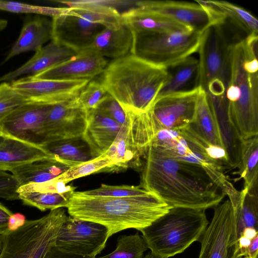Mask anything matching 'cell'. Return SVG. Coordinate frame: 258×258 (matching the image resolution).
Returning <instances> with one entry per match:
<instances>
[{"mask_svg":"<svg viewBox=\"0 0 258 258\" xmlns=\"http://www.w3.org/2000/svg\"><path fill=\"white\" fill-rule=\"evenodd\" d=\"M47 158L53 157L41 146L7 136L0 143V169L5 171Z\"/></svg>","mask_w":258,"mask_h":258,"instance_id":"603a6c76","label":"cell"},{"mask_svg":"<svg viewBox=\"0 0 258 258\" xmlns=\"http://www.w3.org/2000/svg\"><path fill=\"white\" fill-rule=\"evenodd\" d=\"M169 79L167 68L130 53L108 63L100 82L124 109L144 113Z\"/></svg>","mask_w":258,"mask_h":258,"instance_id":"3957f363","label":"cell"},{"mask_svg":"<svg viewBox=\"0 0 258 258\" xmlns=\"http://www.w3.org/2000/svg\"><path fill=\"white\" fill-rule=\"evenodd\" d=\"M201 90L197 86L156 99L150 110L161 129L178 130L194 123Z\"/></svg>","mask_w":258,"mask_h":258,"instance_id":"9a60e30c","label":"cell"},{"mask_svg":"<svg viewBox=\"0 0 258 258\" xmlns=\"http://www.w3.org/2000/svg\"><path fill=\"white\" fill-rule=\"evenodd\" d=\"M25 103L24 97L10 82L0 83V121Z\"/></svg>","mask_w":258,"mask_h":258,"instance_id":"74e56055","label":"cell"},{"mask_svg":"<svg viewBox=\"0 0 258 258\" xmlns=\"http://www.w3.org/2000/svg\"><path fill=\"white\" fill-rule=\"evenodd\" d=\"M257 235H258V230L252 227H247L244 229L241 235L250 240H252Z\"/></svg>","mask_w":258,"mask_h":258,"instance_id":"f6af8a7d","label":"cell"},{"mask_svg":"<svg viewBox=\"0 0 258 258\" xmlns=\"http://www.w3.org/2000/svg\"><path fill=\"white\" fill-rule=\"evenodd\" d=\"M94 256H84L66 251L56 245L51 247L44 258H95Z\"/></svg>","mask_w":258,"mask_h":258,"instance_id":"b9f144b4","label":"cell"},{"mask_svg":"<svg viewBox=\"0 0 258 258\" xmlns=\"http://www.w3.org/2000/svg\"><path fill=\"white\" fill-rule=\"evenodd\" d=\"M243 39L229 47V80L226 97L228 113L240 137L258 135V73L245 71Z\"/></svg>","mask_w":258,"mask_h":258,"instance_id":"8992f818","label":"cell"},{"mask_svg":"<svg viewBox=\"0 0 258 258\" xmlns=\"http://www.w3.org/2000/svg\"><path fill=\"white\" fill-rule=\"evenodd\" d=\"M144 159L140 186L171 207L206 210L225 196L200 165L172 158L153 146Z\"/></svg>","mask_w":258,"mask_h":258,"instance_id":"6da1fadb","label":"cell"},{"mask_svg":"<svg viewBox=\"0 0 258 258\" xmlns=\"http://www.w3.org/2000/svg\"><path fill=\"white\" fill-rule=\"evenodd\" d=\"M221 12L226 17L240 28L247 36L257 34V19L246 9L234 4L223 1H206Z\"/></svg>","mask_w":258,"mask_h":258,"instance_id":"1f68e13d","label":"cell"},{"mask_svg":"<svg viewBox=\"0 0 258 258\" xmlns=\"http://www.w3.org/2000/svg\"><path fill=\"white\" fill-rule=\"evenodd\" d=\"M108 63L105 57L87 48L65 61L34 77L61 80H92L102 74Z\"/></svg>","mask_w":258,"mask_h":258,"instance_id":"ac0fdd59","label":"cell"},{"mask_svg":"<svg viewBox=\"0 0 258 258\" xmlns=\"http://www.w3.org/2000/svg\"><path fill=\"white\" fill-rule=\"evenodd\" d=\"M215 119L228 164L232 169L239 166L244 140L240 137L228 113V103L210 106Z\"/></svg>","mask_w":258,"mask_h":258,"instance_id":"d4e9b609","label":"cell"},{"mask_svg":"<svg viewBox=\"0 0 258 258\" xmlns=\"http://www.w3.org/2000/svg\"><path fill=\"white\" fill-rule=\"evenodd\" d=\"M124 110L125 120L113 143L103 154L115 162L108 171L140 167L142 159H144L155 135L161 130L150 110L144 113Z\"/></svg>","mask_w":258,"mask_h":258,"instance_id":"9c48e42d","label":"cell"},{"mask_svg":"<svg viewBox=\"0 0 258 258\" xmlns=\"http://www.w3.org/2000/svg\"><path fill=\"white\" fill-rule=\"evenodd\" d=\"M26 220L24 215L20 213L13 214L10 217L8 222L9 231L16 230L22 226Z\"/></svg>","mask_w":258,"mask_h":258,"instance_id":"ee69618b","label":"cell"},{"mask_svg":"<svg viewBox=\"0 0 258 258\" xmlns=\"http://www.w3.org/2000/svg\"><path fill=\"white\" fill-rule=\"evenodd\" d=\"M143 258H159L152 254L151 252L147 254L145 256H143Z\"/></svg>","mask_w":258,"mask_h":258,"instance_id":"7dc6e473","label":"cell"},{"mask_svg":"<svg viewBox=\"0 0 258 258\" xmlns=\"http://www.w3.org/2000/svg\"><path fill=\"white\" fill-rule=\"evenodd\" d=\"M115 164L109 157L103 154L88 161L69 168L54 179L65 184L77 178L99 171H108Z\"/></svg>","mask_w":258,"mask_h":258,"instance_id":"d6a6232c","label":"cell"},{"mask_svg":"<svg viewBox=\"0 0 258 258\" xmlns=\"http://www.w3.org/2000/svg\"><path fill=\"white\" fill-rule=\"evenodd\" d=\"M69 10L52 18V39L79 52L88 48L104 28L120 23L113 0L66 1Z\"/></svg>","mask_w":258,"mask_h":258,"instance_id":"277c9868","label":"cell"},{"mask_svg":"<svg viewBox=\"0 0 258 258\" xmlns=\"http://www.w3.org/2000/svg\"><path fill=\"white\" fill-rule=\"evenodd\" d=\"M169 69H170V71L168 70L169 79L160 91L156 100L168 94L186 90L185 88L194 80L197 83L199 60L193 55Z\"/></svg>","mask_w":258,"mask_h":258,"instance_id":"83f0119b","label":"cell"},{"mask_svg":"<svg viewBox=\"0 0 258 258\" xmlns=\"http://www.w3.org/2000/svg\"><path fill=\"white\" fill-rule=\"evenodd\" d=\"M108 238L105 226L69 216L60 229L55 245L70 253L96 257Z\"/></svg>","mask_w":258,"mask_h":258,"instance_id":"7c38bea8","label":"cell"},{"mask_svg":"<svg viewBox=\"0 0 258 258\" xmlns=\"http://www.w3.org/2000/svg\"><path fill=\"white\" fill-rule=\"evenodd\" d=\"M5 136L0 135V143L2 142V141L4 140Z\"/></svg>","mask_w":258,"mask_h":258,"instance_id":"681fc988","label":"cell"},{"mask_svg":"<svg viewBox=\"0 0 258 258\" xmlns=\"http://www.w3.org/2000/svg\"><path fill=\"white\" fill-rule=\"evenodd\" d=\"M75 187L64 192H20L18 198L24 204L40 211L67 207Z\"/></svg>","mask_w":258,"mask_h":258,"instance_id":"4dcf8cb0","label":"cell"},{"mask_svg":"<svg viewBox=\"0 0 258 258\" xmlns=\"http://www.w3.org/2000/svg\"><path fill=\"white\" fill-rule=\"evenodd\" d=\"M214 212L199 241V258H244L238 252L233 208L229 200L214 207Z\"/></svg>","mask_w":258,"mask_h":258,"instance_id":"8fae6325","label":"cell"},{"mask_svg":"<svg viewBox=\"0 0 258 258\" xmlns=\"http://www.w3.org/2000/svg\"><path fill=\"white\" fill-rule=\"evenodd\" d=\"M97 110L120 125L125 119V112L119 102L109 95L97 107Z\"/></svg>","mask_w":258,"mask_h":258,"instance_id":"ab89813d","label":"cell"},{"mask_svg":"<svg viewBox=\"0 0 258 258\" xmlns=\"http://www.w3.org/2000/svg\"><path fill=\"white\" fill-rule=\"evenodd\" d=\"M13 213L0 203V235L9 231L8 222L10 217Z\"/></svg>","mask_w":258,"mask_h":258,"instance_id":"7bdbcfd3","label":"cell"},{"mask_svg":"<svg viewBox=\"0 0 258 258\" xmlns=\"http://www.w3.org/2000/svg\"><path fill=\"white\" fill-rule=\"evenodd\" d=\"M120 124L99 111H87V122L83 139L94 158L104 154L116 138Z\"/></svg>","mask_w":258,"mask_h":258,"instance_id":"ffe728a7","label":"cell"},{"mask_svg":"<svg viewBox=\"0 0 258 258\" xmlns=\"http://www.w3.org/2000/svg\"><path fill=\"white\" fill-rule=\"evenodd\" d=\"M133 40L131 30L120 23L104 28L88 48L102 57L115 59L131 53Z\"/></svg>","mask_w":258,"mask_h":258,"instance_id":"44dd1931","label":"cell"},{"mask_svg":"<svg viewBox=\"0 0 258 258\" xmlns=\"http://www.w3.org/2000/svg\"><path fill=\"white\" fill-rule=\"evenodd\" d=\"M192 124L208 143L223 148L215 119L206 94L202 88L197 100L195 119Z\"/></svg>","mask_w":258,"mask_h":258,"instance_id":"f546056e","label":"cell"},{"mask_svg":"<svg viewBox=\"0 0 258 258\" xmlns=\"http://www.w3.org/2000/svg\"><path fill=\"white\" fill-rule=\"evenodd\" d=\"M66 208L70 216L105 226L109 238L127 229L140 231L172 207L148 191L126 197L88 196L74 191Z\"/></svg>","mask_w":258,"mask_h":258,"instance_id":"7a4b0ae2","label":"cell"},{"mask_svg":"<svg viewBox=\"0 0 258 258\" xmlns=\"http://www.w3.org/2000/svg\"><path fill=\"white\" fill-rule=\"evenodd\" d=\"M78 52L51 40L35 52L34 55L19 68L0 77V83L11 82L24 75H37L70 59Z\"/></svg>","mask_w":258,"mask_h":258,"instance_id":"d6986e66","label":"cell"},{"mask_svg":"<svg viewBox=\"0 0 258 258\" xmlns=\"http://www.w3.org/2000/svg\"><path fill=\"white\" fill-rule=\"evenodd\" d=\"M234 219L237 239L245 228L252 227L258 230V192L247 190L242 207L234 215Z\"/></svg>","mask_w":258,"mask_h":258,"instance_id":"836d02e7","label":"cell"},{"mask_svg":"<svg viewBox=\"0 0 258 258\" xmlns=\"http://www.w3.org/2000/svg\"><path fill=\"white\" fill-rule=\"evenodd\" d=\"M208 224L205 210L172 207L140 231L152 254L168 258L200 241Z\"/></svg>","mask_w":258,"mask_h":258,"instance_id":"5b68a950","label":"cell"},{"mask_svg":"<svg viewBox=\"0 0 258 258\" xmlns=\"http://www.w3.org/2000/svg\"><path fill=\"white\" fill-rule=\"evenodd\" d=\"M109 95L100 81L91 80L80 92L77 99L88 111L96 109Z\"/></svg>","mask_w":258,"mask_h":258,"instance_id":"8d00e7d4","label":"cell"},{"mask_svg":"<svg viewBox=\"0 0 258 258\" xmlns=\"http://www.w3.org/2000/svg\"><path fill=\"white\" fill-rule=\"evenodd\" d=\"M142 7L164 17L183 24L193 30L203 32L214 24L210 10L203 1L195 3L172 1H137Z\"/></svg>","mask_w":258,"mask_h":258,"instance_id":"e0dca14e","label":"cell"},{"mask_svg":"<svg viewBox=\"0 0 258 258\" xmlns=\"http://www.w3.org/2000/svg\"><path fill=\"white\" fill-rule=\"evenodd\" d=\"M0 135L3 136L1 127H0Z\"/></svg>","mask_w":258,"mask_h":258,"instance_id":"f907efd6","label":"cell"},{"mask_svg":"<svg viewBox=\"0 0 258 258\" xmlns=\"http://www.w3.org/2000/svg\"><path fill=\"white\" fill-rule=\"evenodd\" d=\"M2 236L1 235H0V252L2 249Z\"/></svg>","mask_w":258,"mask_h":258,"instance_id":"c3c4849f","label":"cell"},{"mask_svg":"<svg viewBox=\"0 0 258 258\" xmlns=\"http://www.w3.org/2000/svg\"><path fill=\"white\" fill-rule=\"evenodd\" d=\"M69 7L58 8L33 5L20 2L0 0V10L20 14H34L51 18L67 12Z\"/></svg>","mask_w":258,"mask_h":258,"instance_id":"d590c367","label":"cell"},{"mask_svg":"<svg viewBox=\"0 0 258 258\" xmlns=\"http://www.w3.org/2000/svg\"><path fill=\"white\" fill-rule=\"evenodd\" d=\"M69 168L53 158H47L22 165L13 169L11 172L21 186L51 180Z\"/></svg>","mask_w":258,"mask_h":258,"instance_id":"484cf974","label":"cell"},{"mask_svg":"<svg viewBox=\"0 0 258 258\" xmlns=\"http://www.w3.org/2000/svg\"><path fill=\"white\" fill-rule=\"evenodd\" d=\"M258 135L244 140L238 172L247 191H258Z\"/></svg>","mask_w":258,"mask_h":258,"instance_id":"f1b7e54d","label":"cell"},{"mask_svg":"<svg viewBox=\"0 0 258 258\" xmlns=\"http://www.w3.org/2000/svg\"><path fill=\"white\" fill-rule=\"evenodd\" d=\"M67 217L64 210L58 208L38 219L26 220L16 230L1 235L0 258H44L55 245Z\"/></svg>","mask_w":258,"mask_h":258,"instance_id":"ba28073f","label":"cell"},{"mask_svg":"<svg viewBox=\"0 0 258 258\" xmlns=\"http://www.w3.org/2000/svg\"><path fill=\"white\" fill-rule=\"evenodd\" d=\"M120 23L127 26L133 32L193 30L183 24L139 6L122 12L120 14Z\"/></svg>","mask_w":258,"mask_h":258,"instance_id":"cb8c5ba5","label":"cell"},{"mask_svg":"<svg viewBox=\"0 0 258 258\" xmlns=\"http://www.w3.org/2000/svg\"><path fill=\"white\" fill-rule=\"evenodd\" d=\"M147 192L140 186L109 185L104 184H102L96 189L81 191L82 194L88 196L106 197H132L143 195Z\"/></svg>","mask_w":258,"mask_h":258,"instance_id":"f35d334b","label":"cell"},{"mask_svg":"<svg viewBox=\"0 0 258 258\" xmlns=\"http://www.w3.org/2000/svg\"><path fill=\"white\" fill-rule=\"evenodd\" d=\"M41 147L56 161L69 168L94 158L82 137L52 142Z\"/></svg>","mask_w":258,"mask_h":258,"instance_id":"4316f807","label":"cell"},{"mask_svg":"<svg viewBox=\"0 0 258 258\" xmlns=\"http://www.w3.org/2000/svg\"><path fill=\"white\" fill-rule=\"evenodd\" d=\"M90 79H43L29 76L10 82L25 102L54 104L76 98Z\"/></svg>","mask_w":258,"mask_h":258,"instance_id":"4fadbf2b","label":"cell"},{"mask_svg":"<svg viewBox=\"0 0 258 258\" xmlns=\"http://www.w3.org/2000/svg\"><path fill=\"white\" fill-rule=\"evenodd\" d=\"M148 247L138 232L135 234L118 237L116 247L112 252L95 258H143Z\"/></svg>","mask_w":258,"mask_h":258,"instance_id":"e575fe53","label":"cell"},{"mask_svg":"<svg viewBox=\"0 0 258 258\" xmlns=\"http://www.w3.org/2000/svg\"><path fill=\"white\" fill-rule=\"evenodd\" d=\"M52 19L39 16L29 19L24 24L20 35L4 62L21 53L37 51L52 39Z\"/></svg>","mask_w":258,"mask_h":258,"instance_id":"7402d4cb","label":"cell"},{"mask_svg":"<svg viewBox=\"0 0 258 258\" xmlns=\"http://www.w3.org/2000/svg\"><path fill=\"white\" fill-rule=\"evenodd\" d=\"M212 24L202 35L199 53V70L196 86L205 92L208 102H226L229 80L230 44L222 25Z\"/></svg>","mask_w":258,"mask_h":258,"instance_id":"52a82bcc","label":"cell"},{"mask_svg":"<svg viewBox=\"0 0 258 258\" xmlns=\"http://www.w3.org/2000/svg\"><path fill=\"white\" fill-rule=\"evenodd\" d=\"M132 32L131 53L167 69L198 52L203 32Z\"/></svg>","mask_w":258,"mask_h":258,"instance_id":"30bf717a","label":"cell"},{"mask_svg":"<svg viewBox=\"0 0 258 258\" xmlns=\"http://www.w3.org/2000/svg\"><path fill=\"white\" fill-rule=\"evenodd\" d=\"M77 97L52 105L43 124V145L82 137L87 125V111Z\"/></svg>","mask_w":258,"mask_h":258,"instance_id":"2e32d148","label":"cell"},{"mask_svg":"<svg viewBox=\"0 0 258 258\" xmlns=\"http://www.w3.org/2000/svg\"><path fill=\"white\" fill-rule=\"evenodd\" d=\"M8 25V21L6 20L0 19V31L4 30Z\"/></svg>","mask_w":258,"mask_h":258,"instance_id":"bcb514c9","label":"cell"},{"mask_svg":"<svg viewBox=\"0 0 258 258\" xmlns=\"http://www.w3.org/2000/svg\"><path fill=\"white\" fill-rule=\"evenodd\" d=\"M19 182L12 174L0 169V198L7 200L19 199Z\"/></svg>","mask_w":258,"mask_h":258,"instance_id":"60d3db41","label":"cell"},{"mask_svg":"<svg viewBox=\"0 0 258 258\" xmlns=\"http://www.w3.org/2000/svg\"><path fill=\"white\" fill-rule=\"evenodd\" d=\"M52 105L26 102L0 121L3 136L41 146L43 124Z\"/></svg>","mask_w":258,"mask_h":258,"instance_id":"5bb4252c","label":"cell"}]
</instances>
